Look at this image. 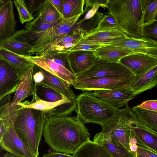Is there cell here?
Segmentation results:
<instances>
[{
	"label": "cell",
	"mask_w": 157,
	"mask_h": 157,
	"mask_svg": "<svg viewBox=\"0 0 157 157\" xmlns=\"http://www.w3.org/2000/svg\"><path fill=\"white\" fill-rule=\"evenodd\" d=\"M93 141L100 142L104 145L110 151L113 157H136V153L128 151L124 148L113 144L108 139L102 138L96 134Z\"/></svg>",
	"instance_id": "cell-33"
},
{
	"label": "cell",
	"mask_w": 157,
	"mask_h": 157,
	"mask_svg": "<svg viewBox=\"0 0 157 157\" xmlns=\"http://www.w3.org/2000/svg\"><path fill=\"white\" fill-rule=\"evenodd\" d=\"M36 86L35 93L41 99L50 102L70 99L63 94L50 88L40 85Z\"/></svg>",
	"instance_id": "cell-31"
},
{
	"label": "cell",
	"mask_w": 157,
	"mask_h": 157,
	"mask_svg": "<svg viewBox=\"0 0 157 157\" xmlns=\"http://www.w3.org/2000/svg\"><path fill=\"white\" fill-rule=\"evenodd\" d=\"M84 0H63V18H69L82 14Z\"/></svg>",
	"instance_id": "cell-32"
},
{
	"label": "cell",
	"mask_w": 157,
	"mask_h": 157,
	"mask_svg": "<svg viewBox=\"0 0 157 157\" xmlns=\"http://www.w3.org/2000/svg\"><path fill=\"white\" fill-rule=\"evenodd\" d=\"M143 11L141 26L150 24L156 19L157 0H141Z\"/></svg>",
	"instance_id": "cell-34"
},
{
	"label": "cell",
	"mask_w": 157,
	"mask_h": 157,
	"mask_svg": "<svg viewBox=\"0 0 157 157\" xmlns=\"http://www.w3.org/2000/svg\"><path fill=\"white\" fill-rule=\"evenodd\" d=\"M13 2L18 11L19 20L22 24L34 19V16L29 12L25 0H16L13 1Z\"/></svg>",
	"instance_id": "cell-40"
},
{
	"label": "cell",
	"mask_w": 157,
	"mask_h": 157,
	"mask_svg": "<svg viewBox=\"0 0 157 157\" xmlns=\"http://www.w3.org/2000/svg\"><path fill=\"white\" fill-rule=\"evenodd\" d=\"M49 0L63 18V0Z\"/></svg>",
	"instance_id": "cell-48"
},
{
	"label": "cell",
	"mask_w": 157,
	"mask_h": 157,
	"mask_svg": "<svg viewBox=\"0 0 157 157\" xmlns=\"http://www.w3.org/2000/svg\"><path fill=\"white\" fill-rule=\"evenodd\" d=\"M137 146V156L139 157H157V154L155 152L140 146Z\"/></svg>",
	"instance_id": "cell-46"
},
{
	"label": "cell",
	"mask_w": 157,
	"mask_h": 157,
	"mask_svg": "<svg viewBox=\"0 0 157 157\" xmlns=\"http://www.w3.org/2000/svg\"><path fill=\"white\" fill-rule=\"evenodd\" d=\"M63 18L53 23H44L37 19H33L27 23L25 26V29L27 30L42 31L56 26L61 22Z\"/></svg>",
	"instance_id": "cell-38"
},
{
	"label": "cell",
	"mask_w": 157,
	"mask_h": 157,
	"mask_svg": "<svg viewBox=\"0 0 157 157\" xmlns=\"http://www.w3.org/2000/svg\"><path fill=\"white\" fill-rule=\"evenodd\" d=\"M157 19V15H156V19Z\"/></svg>",
	"instance_id": "cell-51"
},
{
	"label": "cell",
	"mask_w": 157,
	"mask_h": 157,
	"mask_svg": "<svg viewBox=\"0 0 157 157\" xmlns=\"http://www.w3.org/2000/svg\"><path fill=\"white\" fill-rule=\"evenodd\" d=\"M133 114L134 112L126 104L123 109H118L117 115L102 125L101 132L96 134L130 151V142Z\"/></svg>",
	"instance_id": "cell-6"
},
{
	"label": "cell",
	"mask_w": 157,
	"mask_h": 157,
	"mask_svg": "<svg viewBox=\"0 0 157 157\" xmlns=\"http://www.w3.org/2000/svg\"><path fill=\"white\" fill-rule=\"evenodd\" d=\"M68 52L58 50L53 45L35 56L18 55L60 78L71 86L75 80L76 76L73 73L70 65L67 55Z\"/></svg>",
	"instance_id": "cell-5"
},
{
	"label": "cell",
	"mask_w": 157,
	"mask_h": 157,
	"mask_svg": "<svg viewBox=\"0 0 157 157\" xmlns=\"http://www.w3.org/2000/svg\"><path fill=\"white\" fill-rule=\"evenodd\" d=\"M33 46L25 42L15 39L0 40V49L10 51L18 55L32 56L30 52Z\"/></svg>",
	"instance_id": "cell-27"
},
{
	"label": "cell",
	"mask_w": 157,
	"mask_h": 157,
	"mask_svg": "<svg viewBox=\"0 0 157 157\" xmlns=\"http://www.w3.org/2000/svg\"><path fill=\"white\" fill-rule=\"evenodd\" d=\"M93 94L96 97L110 103L117 109L127 104L135 96L128 87L113 90H96Z\"/></svg>",
	"instance_id": "cell-17"
},
{
	"label": "cell",
	"mask_w": 157,
	"mask_h": 157,
	"mask_svg": "<svg viewBox=\"0 0 157 157\" xmlns=\"http://www.w3.org/2000/svg\"><path fill=\"white\" fill-rule=\"evenodd\" d=\"M127 38L124 33L118 29L98 31L86 34L77 44L107 45Z\"/></svg>",
	"instance_id": "cell-15"
},
{
	"label": "cell",
	"mask_w": 157,
	"mask_h": 157,
	"mask_svg": "<svg viewBox=\"0 0 157 157\" xmlns=\"http://www.w3.org/2000/svg\"><path fill=\"white\" fill-rule=\"evenodd\" d=\"M11 97H7L0 101V136L10 125L13 124L21 107L10 103Z\"/></svg>",
	"instance_id": "cell-21"
},
{
	"label": "cell",
	"mask_w": 157,
	"mask_h": 157,
	"mask_svg": "<svg viewBox=\"0 0 157 157\" xmlns=\"http://www.w3.org/2000/svg\"><path fill=\"white\" fill-rule=\"evenodd\" d=\"M54 109L48 111L21 109L14 122L16 133L34 157L39 155V143L45 124L53 114Z\"/></svg>",
	"instance_id": "cell-2"
},
{
	"label": "cell",
	"mask_w": 157,
	"mask_h": 157,
	"mask_svg": "<svg viewBox=\"0 0 157 157\" xmlns=\"http://www.w3.org/2000/svg\"><path fill=\"white\" fill-rule=\"evenodd\" d=\"M119 63L127 68L135 76H139L157 65V58L136 52L123 57Z\"/></svg>",
	"instance_id": "cell-11"
},
{
	"label": "cell",
	"mask_w": 157,
	"mask_h": 157,
	"mask_svg": "<svg viewBox=\"0 0 157 157\" xmlns=\"http://www.w3.org/2000/svg\"><path fill=\"white\" fill-rule=\"evenodd\" d=\"M0 40L9 38L15 32L17 21L11 0H0Z\"/></svg>",
	"instance_id": "cell-16"
},
{
	"label": "cell",
	"mask_w": 157,
	"mask_h": 157,
	"mask_svg": "<svg viewBox=\"0 0 157 157\" xmlns=\"http://www.w3.org/2000/svg\"><path fill=\"white\" fill-rule=\"evenodd\" d=\"M116 29H119L117 24L113 17L108 12L104 16L96 28L90 32Z\"/></svg>",
	"instance_id": "cell-39"
},
{
	"label": "cell",
	"mask_w": 157,
	"mask_h": 157,
	"mask_svg": "<svg viewBox=\"0 0 157 157\" xmlns=\"http://www.w3.org/2000/svg\"><path fill=\"white\" fill-rule=\"evenodd\" d=\"M33 16L34 19L47 24L55 22L63 18L49 0H46Z\"/></svg>",
	"instance_id": "cell-26"
},
{
	"label": "cell",
	"mask_w": 157,
	"mask_h": 157,
	"mask_svg": "<svg viewBox=\"0 0 157 157\" xmlns=\"http://www.w3.org/2000/svg\"><path fill=\"white\" fill-rule=\"evenodd\" d=\"M76 103L75 100L61 105L54 109L53 113L51 117H67L76 109Z\"/></svg>",
	"instance_id": "cell-37"
},
{
	"label": "cell",
	"mask_w": 157,
	"mask_h": 157,
	"mask_svg": "<svg viewBox=\"0 0 157 157\" xmlns=\"http://www.w3.org/2000/svg\"><path fill=\"white\" fill-rule=\"evenodd\" d=\"M43 157H74L73 155H70L65 153H61L59 152H51L44 154Z\"/></svg>",
	"instance_id": "cell-49"
},
{
	"label": "cell",
	"mask_w": 157,
	"mask_h": 157,
	"mask_svg": "<svg viewBox=\"0 0 157 157\" xmlns=\"http://www.w3.org/2000/svg\"><path fill=\"white\" fill-rule=\"evenodd\" d=\"M103 13L97 11L92 18L85 20L81 23H76L77 28L81 29L85 33V35L90 32L96 28L104 16Z\"/></svg>",
	"instance_id": "cell-36"
},
{
	"label": "cell",
	"mask_w": 157,
	"mask_h": 157,
	"mask_svg": "<svg viewBox=\"0 0 157 157\" xmlns=\"http://www.w3.org/2000/svg\"><path fill=\"white\" fill-rule=\"evenodd\" d=\"M94 52L98 58L116 63H119L123 57L136 53L128 48L110 45H101Z\"/></svg>",
	"instance_id": "cell-24"
},
{
	"label": "cell",
	"mask_w": 157,
	"mask_h": 157,
	"mask_svg": "<svg viewBox=\"0 0 157 157\" xmlns=\"http://www.w3.org/2000/svg\"><path fill=\"white\" fill-rule=\"evenodd\" d=\"M81 15L69 18H63L61 22L55 27L59 36H65L78 29L76 23Z\"/></svg>",
	"instance_id": "cell-35"
},
{
	"label": "cell",
	"mask_w": 157,
	"mask_h": 157,
	"mask_svg": "<svg viewBox=\"0 0 157 157\" xmlns=\"http://www.w3.org/2000/svg\"><path fill=\"white\" fill-rule=\"evenodd\" d=\"M73 155L74 157H113L104 145L90 139L82 145Z\"/></svg>",
	"instance_id": "cell-23"
},
{
	"label": "cell",
	"mask_w": 157,
	"mask_h": 157,
	"mask_svg": "<svg viewBox=\"0 0 157 157\" xmlns=\"http://www.w3.org/2000/svg\"><path fill=\"white\" fill-rule=\"evenodd\" d=\"M2 157H20L15 155L11 154L10 153H7L4 154Z\"/></svg>",
	"instance_id": "cell-50"
},
{
	"label": "cell",
	"mask_w": 157,
	"mask_h": 157,
	"mask_svg": "<svg viewBox=\"0 0 157 157\" xmlns=\"http://www.w3.org/2000/svg\"><path fill=\"white\" fill-rule=\"evenodd\" d=\"M35 64L33 63L28 70L21 77V81L14 96L10 103L17 105L21 102L28 95H33L36 92V86L33 79Z\"/></svg>",
	"instance_id": "cell-22"
},
{
	"label": "cell",
	"mask_w": 157,
	"mask_h": 157,
	"mask_svg": "<svg viewBox=\"0 0 157 157\" xmlns=\"http://www.w3.org/2000/svg\"><path fill=\"white\" fill-rule=\"evenodd\" d=\"M77 116L84 123H94L101 126L113 118L118 109L95 96L91 91L78 95L75 99Z\"/></svg>",
	"instance_id": "cell-4"
},
{
	"label": "cell",
	"mask_w": 157,
	"mask_h": 157,
	"mask_svg": "<svg viewBox=\"0 0 157 157\" xmlns=\"http://www.w3.org/2000/svg\"><path fill=\"white\" fill-rule=\"evenodd\" d=\"M0 59L11 66L21 77L33 63L16 54L1 49Z\"/></svg>",
	"instance_id": "cell-25"
},
{
	"label": "cell",
	"mask_w": 157,
	"mask_h": 157,
	"mask_svg": "<svg viewBox=\"0 0 157 157\" xmlns=\"http://www.w3.org/2000/svg\"><path fill=\"white\" fill-rule=\"evenodd\" d=\"M101 46V45L99 44H77L70 48L69 52L81 51H94Z\"/></svg>",
	"instance_id": "cell-43"
},
{
	"label": "cell",
	"mask_w": 157,
	"mask_h": 157,
	"mask_svg": "<svg viewBox=\"0 0 157 157\" xmlns=\"http://www.w3.org/2000/svg\"><path fill=\"white\" fill-rule=\"evenodd\" d=\"M135 76L130 72L125 74L99 78L76 79L72 84L82 91L113 90L127 88Z\"/></svg>",
	"instance_id": "cell-7"
},
{
	"label": "cell",
	"mask_w": 157,
	"mask_h": 157,
	"mask_svg": "<svg viewBox=\"0 0 157 157\" xmlns=\"http://www.w3.org/2000/svg\"><path fill=\"white\" fill-rule=\"evenodd\" d=\"M85 9H88L95 6H98L105 9L107 8L109 0H84Z\"/></svg>",
	"instance_id": "cell-44"
},
{
	"label": "cell",
	"mask_w": 157,
	"mask_h": 157,
	"mask_svg": "<svg viewBox=\"0 0 157 157\" xmlns=\"http://www.w3.org/2000/svg\"><path fill=\"white\" fill-rule=\"evenodd\" d=\"M132 109L140 123L157 133V112L142 109L137 106H133Z\"/></svg>",
	"instance_id": "cell-30"
},
{
	"label": "cell",
	"mask_w": 157,
	"mask_h": 157,
	"mask_svg": "<svg viewBox=\"0 0 157 157\" xmlns=\"http://www.w3.org/2000/svg\"><path fill=\"white\" fill-rule=\"evenodd\" d=\"M107 45L128 48L135 52L146 54L157 58V42L142 37L127 38Z\"/></svg>",
	"instance_id": "cell-18"
},
{
	"label": "cell",
	"mask_w": 157,
	"mask_h": 157,
	"mask_svg": "<svg viewBox=\"0 0 157 157\" xmlns=\"http://www.w3.org/2000/svg\"><path fill=\"white\" fill-rule=\"evenodd\" d=\"M137 106L142 109L157 112V99L144 101Z\"/></svg>",
	"instance_id": "cell-45"
},
{
	"label": "cell",
	"mask_w": 157,
	"mask_h": 157,
	"mask_svg": "<svg viewBox=\"0 0 157 157\" xmlns=\"http://www.w3.org/2000/svg\"><path fill=\"white\" fill-rule=\"evenodd\" d=\"M45 1L30 0L29 1L25 0V1L29 12L32 15L41 7Z\"/></svg>",
	"instance_id": "cell-42"
},
{
	"label": "cell",
	"mask_w": 157,
	"mask_h": 157,
	"mask_svg": "<svg viewBox=\"0 0 157 157\" xmlns=\"http://www.w3.org/2000/svg\"><path fill=\"white\" fill-rule=\"evenodd\" d=\"M68 57L70 65L76 76L89 68L98 58L93 51L69 52Z\"/></svg>",
	"instance_id": "cell-19"
},
{
	"label": "cell",
	"mask_w": 157,
	"mask_h": 157,
	"mask_svg": "<svg viewBox=\"0 0 157 157\" xmlns=\"http://www.w3.org/2000/svg\"><path fill=\"white\" fill-rule=\"evenodd\" d=\"M55 27L42 31L25 29L17 30L7 39H15L29 43L33 46L30 52L37 55L53 45L59 37Z\"/></svg>",
	"instance_id": "cell-8"
},
{
	"label": "cell",
	"mask_w": 157,
	"mask_h": 157,
	"mask_svg": "<svg viewBox=\"0 0 157 157\" xmlns=\"http://www.w3.org/2000/svg\"><path fill=\"white\" fill-rule=\"evenodd\" d=\"M157 86V65L140 76H135L128 88L136 96Z\"/></svg>",
	"instance_id": "cell-20"
},
{
	"label": "cell",
	"mask_w": 157,
	"mask_h": 157,
	"mask_svg": "<svg viewBox=\"0 0 157 157\" xmlns=\"http://www.w3.org/2000/svg\"><path fill=\"white\" fill-rule=\"evenodd\" d=\"M99 7L100 6H95L90 9H85L84 10V12H86V13L85 14L84 17L78 23L77 22V23H80L85 20L88 19L93 17L97 12Z\"/></svg>",
	"instance_id": "cell-47"
},
{
	"label": "cell",
	"mask_w": 157,
	"mask_h": 157,
	"mask_svg": "<svg viewBox=\"0 0 157 157\" xmlns=\"http://www.w3.org/2000/svg\"><path fill=\"white\" fill-rule=\"evenodd\" d=\"M21 78L11 66L0 59V101L16 92Z\"/></svg>",
	"instance_id": "cell-13"
},
{
	"label": "cell",
	"mask_w": 157,
	"mask_h": 157,
	"mask_svg": "<svg viewBox=\"0 0 157 157\" xmlns=\"http://www.w3.org/2000/svg\"><path fill=\"white\" fill-rule=\"evenodd\" d=\"M131 72L119 63L98 58L88 69L76 76V79L99 78L122 75Z\"/></svg>",
	"instance_id": "cell-9"
},
{
	"label": "cell",
	"mask_w": 157,
	"mask_h": 157,
	"mask_svg": "<svg viewBox=\"0 0 157 157\" xmlns=\"http://www.w3.org/2000/svg\"><path fill=\"white\" fill-rule=\"evenodd\" d=\"M36 66L37 70L35 72L33 71V81L35 85L50 88L63 94L71 100L75 99L76 95L71 88V86L67 82L43 68Z\"/></svg>",
	"instance_id": "cell-10"
},
{
	"label": "cell",
	"mask_w": 157,
	"mask_h": 157,
	"mask_svg": "<svg viewBox=\"0 0 157 157\" xmlns=\"http://www.w3.org/2000/svg\"><path fill=\"white\" fill-rule=\"evenodd\" d=\"M84 124L77 116L50 117L44 126V140L54 151L73 155L91 137Z\"/></svg>",
	"instance_id": "cell-1"
},
{
	"label": "cell",
	"mask_w": 157,
	"mask_h": 157,
	"mask_svg": "<svg viewBox=\"0 0 157 157\" xmlns=\"http://www.w3.org/2000/svg\"><path fill=\"white\" fill-rule=\"evenodd\" d=\"M107 8L116 21L118 29L128 38H142L141 0H109Z\"/></svg>",
	"instance_id": "cell-3"
},
{
	"label": "cell",
	"mask_w": 157,
	"mask_h": 157,
	"mask_svg": "<svg viewBox=\"0 0 157 157\" xmlns=\"http://www.w3.org/2000/svg\"><path fill=\"white\" fill-rule=\"evenodd\" d=\"M136 157H139V156H137V155H136Z\"/></svg>",
	"instance_id": "cell-52"
},
{
	"label": "cell",
	"mask_w": 157,
	"mask_h": 157,
	"mask_svg": "<svg viewBox=\"0 0 157 157\" xmlns=\"http://www.w3.org/2000/svg\"><path fill=\"white\" fill-rule=\"evenodd\" d=\"M85 34L81 29H77L67 35L59 37L53 46L58 50L69 52L70 49L77 44Z\"/></svg>",
	"instance_id": "cell-29"
},
{
	"label": "cell",
	"mask_w": 157,
	"mask_h": 157,
	"mask_svg": "<svg viewBox=\"0 0 157 157\" xmlns=\"http://www.w3.org/2000/svg\"><path fill=\"white\" fill-rule=\"evenodd\" d=\"M142 38L157 42V19L151 23L141 27Z\"/></svg>",
	"instance_id": "cell-41"
},
{
	"label": "cell",
	"mask_w": 157,
	"mask_h": 157,
	"mask_svg": "<svg viewBox=\"0 0 157 157\" xmlns=\"http://www.w3.org/2000/svg\"><path fill=\"white\" fill-rule=\"evenodd\" d=\"M31 102H19L17 105L21 109L31 108L42 111H48L54 109L62 104L69 102L72 100L70 99L60 100L54 102L47 101L40 99L35 93Z\"/></svg>",
	"instance_id": "cell-28"
},
{
	"label": "cell",
	"mask_w": 157,
	"mask_h": 157,
	"mask_svg": "<svg viewBox=\"0 0 157 157\" xmlns=\"http://www.w3.org/2000/svg\"><path fill=\"white\" fill-rule=\"evenodd\" d=\"M0 144L2 149L11 154L20 157H34L18 136L13 124L0 136Z\"/></svg>",
	"instance_id": "cell-12"
},
{
	"label": "cell",
	"mask_w": 157,
	"mask_h": 157,
	"mask_svg": "<svg viewBox=\"0 0 157 157\" xmlns=\"http://www.w3.org/2000/svg\"><path fill=\"white\" fill-rule=\"evenodd\" d=\"M131 136L136 139V145L157 154V133L140 123L136 119L134 113L131 126Z\"/></svg>",
	"instance_id": "cell-14"
}]
</instances>
